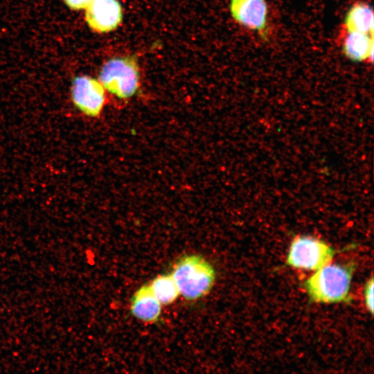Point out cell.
<instances>
[{
  "mask_svg": "<svg viewBox=\"0 0 374 374\" xmlns=\"http://www.w3.org/2000/svg\"><path fill=\"white\" fill-rule=\"evenodd\" d=\"M233 19L249 30L264 35L267 29V5L265 0H231Z\"/></svg>",
  "mask_w": 374,
  "mask_h": 374,
  "instance_id": "cell-6",
  "label": "cell"
},
{
  "mask_svg": "<svg viewBox=\"0 0 374 374\" xmlns=\"http://www.w3.org/2000/svg\"><path fill=\"white\" fill-rule=\"evenodd\" d=\"M373 278L371 277L366 283L364 289V296L366 307L368 312L373 314Z\"/></svg>",
  "mask_w": 374,
  "mask_h": 374,
  "instance_id": "cell-12",
  "label": "cell"
},
{
  "mask_svg": "<svg viewBox=\"0 0 374 374\" xmlns=\"http://www.w3.org/2000/svg\"><path fill=\"white\" fill-rule=\"evenodd\" d=\"M132 314L147 323L156 321L161 312V304L152 293L149 285H144L134 293L130 305Z\"/></svg>",
  "mask_w": 374,
  "mask_h": 374,
  "instance_id": "cell-8",
  "label": "cell"
},
{
  "mask_svg": "<svg viewBox=\"0 0 374 374\" xmlns=\"http://www.w3.org/2000/svg\"><path fill=\"white\" fill-rule=\"evenodd\" d=\"M344 30L373 35V12L368 4L358 2L351 6L344 19Z\"/></svg>",
  "mask_w": 374,
  "mask_h": 374,
  "instance_id": "cell-10",
  "label": "cell"
},
{
  "mask_svg": "<svg viewBox=\"0 0 374 374\" xmlns=\"http://www.w3.org/2000/svg\"><path fill=\"white\" fill-rule=\"evenodd\" d=\"M85 10L89 26L98 33L116 29L123 18L122 8L118 0H93Z\"/></svg>",
  "mask_w": 374,
  "mask_h": 374,
  "instance_id": "cell-7",
  "label": "cell"
},
{
  "mask_svg": "<svg viewBox=\"0 0 374 374\" xmlns=\"http://www.w3.org/2000/svg\"><path fill=\"white\" fill-rule=\"evenodd\" d=\"M355 270L353 264H330L315 271L303 283L312 301L322 303L348 302Z\"/></svg>",
  "mask_w": 374,
  "mask_h": 374,
  "instance_id": "cell-1",
  "label": "cell"
},
{
  "mask_svg": "<svg viewBox=\"0 0 374 374\" xmlns=\"http://www.w3.org/2000/svg\"><path fill=\"white\" fill-rule=\"evenodd\" d=\"M93 0H64V3L71 9H85Z\"/></svg>",
  "mask_w": 374,
  "mask_h": 374,
  "instance_id": "cell-13",
  "label": "cell"
},
{
  "mask_svg": "<svg viewBox=\"0 0 374 374\" xmlns=\"http://www.w3.org/2000/svg\"><path fill=\"white\" fill-rule=\"evenodd\" d=\"M105 89L100 82L87 75L74 78L71 87V98L75 107L90 117L98 116L105 104Z\"/></svg>",
  "mask_w": 374,
  "mask_h": 374,
  "instance_id": "cell-5",
  "label": "cell"
},
{
  "mask_svg": "<svg viewBox=\"0 0 374 374\" xmlns=\"http://www.w3.org/2000/svg\"><path fill=\"white\" fill-rule=\"evenodd\" d=\"M149 286L161 305L173 303L180 295L171 274H161L156 276Z\"/></svg>",
  "mask_w": 374,
  "mask_h": 374,
  "instance_id": "cell-11",
  "label": "cell"
},
{
  "mask_svg": "<svg viewBox=\"0 0 374 374\" xmlns=\"http://www.w3.org/2000/svg\"><path fill=\"white\" fill-rule=\"evenodd\" d=\"M179 294L188 301L206 296L215 280L213 265L199 255H187L180 258L171 274Z\"/></svg>",
  "mask_w": 374,
  "mask_h": 374,
  "instance_id": "cell-2",
  "label": "cell"
},
{
  "mask_svg": "<svg viewBox=\"0 0 374 374\" xmlns=\"http://www.w3.org/2000/svg\"><path fill=\"white\" fill-rule=\"evenodd\" d=\"M139 68L135 58L115 57L103 66L98 80L105 89L119 98L132 96L139 87Z\"/></svg>",
  "mask_w": 374,
  "mask_h": 374,
  "instance_id": "cell-3",
  "label": "cell"
},
{
  "mask_svg": "<svg viewBox=\"0 0 374 374\" xmlns=\"http://www.w3.org/2000/svg\"><path fill=\"white\" fill-rule=\"evenodd\" d=\"M346 57L354 62L372 61L373 35L356 32H346L341 42Z\"/></svg>",
  "mask_w": 374,
  "mask_h": 374,
  "instance_id": "cell-9",
  "label": "cell"
},
{
  "mask_svg": "<svg viewBox=\"0 0 374 374\" xmlns=\"http://www.w3.org/2000/svg\"><path fill=\"white\" fill-rule=\"evenodd\" d=\"M335 253V249L322 240L297 235L290 244L286 264L294 268L316 271L330 263Z\"/></svg>",
  "mask_w": 374,
  "mask_h": 374,
  "instance_id": "cell-4",
  "label": "cell"
}]
</instances>
